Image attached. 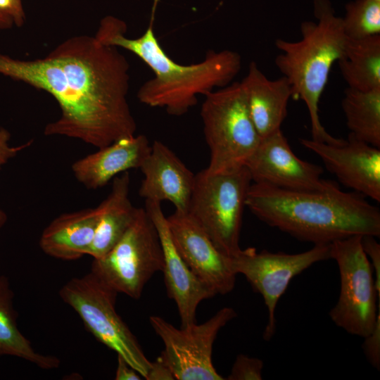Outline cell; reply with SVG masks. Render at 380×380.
I'll return each instance as SVG.
<instances>
[{"mask_svg": "<svg viewBox=\"0 0 380 380\" xmlns=\"http://www.w3.org/2000/svg\"><path fill=\"white\" fill-rule=\"evenodd\" d=\"M129 65L118 48L95 35H77L43 58L23 60L0 53V74L49 94L61 115L46 136L80 139L98 148L135 134L127 96Z\"/></svg>", "mask_w": 380, "mask_h": 380, "instance_id": "cell-1", "label": "cell"}, {"mask_svg": "<svg viewBox=\"0 0 380 380\" xmlns=\"http://www.w3.org/2000/svg\"><path fill=\"white\" fill-rule=\"evenodd\" d=\"M246 207L270 227L315 244L354 235L380 236V210L336 183L322 190H291L253 182Z\"/></svg>", "mask_w": 380, "mask_h": 380, "instance_id": "cell-2", "label": "cell"}, {"mask_svg": "<svg viewBox=\"0 0 380 380\" xmlns=\"http://www.w3.org/2000/svg\"><path fill=\"white\" fill-rule=\"evenodd\" d=\"M155 0L149 25L137 38L126 37L125 23L113 16L101 20L95 36L103 43L124 49L139 57L153 72L137 91L139 101L153 108H163L174 116L186 113L198 103V96L224 87L241 68L240 54L232 50L210 51L196 64L176 63L165 52L153 30Z\"/></svg>", "mask_w": 380, "mask_h": 380, "instance_id": "cell-3", "label": "cell"}, {"mask_svg": "<svg viewBox=\"0 0 380 380\" xmlns=\"http://www.w3.org/2000/svg\"><path fill=\"white\" fill-rule=\"evenodd\" d=\"M313 8L317 22L301 23L300 40L276 39L275 46L281 53L274 62L291 84V97L302 100L307 106L312 139L339 144L344 139L334 137L325 129L318 106L331 68L343 53L347 37L342 18L336 15L329 0H313Z\"/></svg>", "mask_w": 380, "mask_h": 380, "instance_id": "cell-4", "label": "cell"}, {"mask_svg": "<svg viewBox=\"0 0 380 380\" xmlns=\"http://www.w3.org/2000/svg\"><path fill=\"white\" fill-rule=\"evenodd\" d=\"M201 117L210 149L205 170L220 173L245 166L262 138L250 116L240 82L205 95Z\"/></svg>", "mask_w": 380, "mask_h": 380, "instance_id": "cell-5", "label": "cell"}, {"mask_svg": "<svg viewBox=\"0 0 380 380\" xmlns=\"http://www.w3.org/2000/svg\"><path fill=\"white\" fill-rule=\"evenodd\" d=\"M252 182L246 166L220 173L204 169L196 174L187 213L227 257L241 249L243 209Z\"/></svg>", "mask_w": 380, "mask_h": 380, "instance_id": "cell-6", "label": "cell"}, {"mask_svg": "<svg viewBox=\"0 0 380 380\" xmlns=\"http://www.w3.org/2000/svg\"><path fill=\"white\" fill-rule=\"evenodd\" d=\"M118 293L91 272L74 277L60 289L61 300L79 315L94 338L123 357L144 379L151 361L115 310Z\"/></svg>", "mask_w": 380, "mask_h": 380, "instance_id": "cell-7", "label": "cell"}, {"mask_svg": "<svg viewBox=\"0 0 380 380\" xmlns=\"http://www.w3.org/2000/svg\"><path fill=\"white\" fill-rule=\"evenodd\" d=\"M163 265L158 231L145 208H138L123 236L106 255L93 259L90 272L118 293L139 299Z\"/></svg>", "mask_w": 380, "mask_h": 380, "instance_id": "cell-8", "label": "cell"}, {"mask_svg": "<svg viewBox=\"0 0 380 380\" xmlns=\"http://www.w3.org/2000/svg\"><path fill=\"white\" fill-rule=\"evenodd\" d=\"M361 235L330 243V258L338 267L341 289L331 309V321L347 333L365 338L371 334L380 315L372 267L363 251Z\"/></svg>", "mask_w": 380, "mask_h": 380, "instance_id": "cell-9", "label": "cell"}, {"mask_svg": "<svg viewBox=\"0 0 380 380\" xmlns=\"http://www.w3.org/2000/svg\"><path fill=\"white\" fill-rule=\"evenodd\" d=\"M328 259L330 243L315 244L311 249L296 254L241 248L229 257L232 271L236 275L243 274L262 296L268 312L263 333L265 340H270L275 334L277 305L292 279L313 264Z\"/></svg>", "mask_w": 380, "mask_h": 380, "instance_id": "cell-10", "label": "cell"}, {"mask_svg": "<svg viewBox=\"0 0 380 380\" xmlns=\"http://www.w3.org/2000/svg\"><path fill=\"white\" fill-rule=\"evenodd\" d=\"M237 316L224 307L205 322L177 329L159 316L149 321L165 345L162 352L177 380H223L212 361L214 341L220 330Z\"/></svg>", "mask_w": 380, "mask_h": 380, "instance_id": "cell-11", "label": "cell"}, {"mask_svg": "<svg viewBox=\"0 0 380 380\" xmlns=\"http://www.w3.org/2000/svg\"><path fill=\"white\" fill-rule=\"evenodd\" d=\"M245 166L253 182L281 189L322 190L334 183L321 177L320 166L295 155L281 129L261 139Z\"/></svg>", "mask_w": 380, "mask_h": 380, "instance_id": "cell-12", "label": "cell"}, {"mask_svg": "<svg viewBox=\"0 0 380 380\" xmlns=\"http://www.w3.org/2000/svg\"><path fill=\"white\" fill-rule=\"evenodd\" d=\"M167 221L175 247L193 273L215 295L230 293L236 274L229 257L219 251L187 212L175 210Z\"/></svg>", "mask_w": 380, "mask_h": 380, "instance_id": "cell-13", "label": "cell"}, {"mask_svg": "<svg viewBox=\"0 0 380 380\" xmlns=\"http://www.w3.org/2000/svg\"><path fill=\"white\" fill-rule=\"evenodd\" d=\"M301 144L317 154L326 168L345 186L380 201V149L348 134V140L330 144L300 139Z\"/></svg>", "mask_w": 380, "mask_h": 380, "instance_id": "cell-14", "label": "cell"}, {"mask_svg": "<svg viewBox=\"0 0 380 380\" xmlns=\"http://www.w3.org/2000/svg\"><path fill=\"white\" fill-rule=\"evenodd\" d=\"M144 208L158 231L163 248L164 265L162 272L167 293L177 305L181 327H186L196 322V310L199 303L215 295L193 273L179 253L161 203L145 201Z\"/></svg>", "mask_w": 380, "mask_h": 380, "instance_id": "cell-15", "label": "cell"}, {"mask_svg": "<svg viewBox=\"0 0 380 380\" xmlns=\"http://www.w3.org/2000/svg\"><path fill=\"white\" fill-rule=\"evenodd\" d=\"M139 169L144 178L139 194L145 201L170 202L175 210L187 212L194 175L165 144L155 140Z\"/></svg>", "mask_w": 380, "mask_h": 380, "instance_id": "cell-16", "label": "cell"}, {"mask_svg": "<svg viewBox=\"0 0 380 380\" xmlns=\"http://www.w3.org/2000/svg\"><path fill=\"white\" fill-rule=\"evenodd\" d=\"M151 148L145 135L125 137L75 161L72 171L79 182L95 190L122 172L139 168Z\"/></svg>", "mask_w": 380, "mask_h": 380, "instance_id": "cell-17", "label": "cell"}, {"mask_svg": "<svg viewBox=\"0 0 380 380\" xmlns=\"http://www.w3.org/2000/svg\"><path fill=\"white\" fill-rule=\"evenodd\" d=\"M251 120L261 138L281 129L292 96L291 84L281 77L269 80L254 61L240 82Z\"/></svg>", "mask_w": 380, "mask_h": 380, "instance_id": "cell-18", "label": "cell"}, {"mask_svg": "<svg viewBox=\"0 0 380 380\" xmlns=\"http://www.w3.org/2000/svg\"><path fill=\"white\" fill-rule=\"evenodd\" d=\"M99 217V205L60 215L42 232L40 248L45 254L59 260H78L87 255Z\"/></svg>", "mask_w": 380, "mask_h": 380, "instance_id": "cell-19", "label": "cell"}, {"mask_svg": "<svg viewBox=\"0 0 380 380\" xmlns=\"http://www.w3.org/2000/svg\"><path fill=\"white\" fill-rule=\"evenodd\" d=\"M130 176L125 172L113 179L108 196L99 205L100 217L87 255L93 259L106 255L134 221L137 208L129 198Z\"/></svg>", "mask_w": 380, "mask_h": 380, "instance_id": "cell-20", "label": "cell"}, {"mask_svg": "<svg viewBox=\"0 0 380 380\" xmlns=\"http://www.w3.org/2000/svg\"><path fill=\"white\" fill-rule=\"evenodd\" d=\"M13 296L8 277L0 275V356L22 358L44 369L59 367L61 362L57 357L35 351L30 341L18 329Z\"/></svg>", "mask_w": 380, "mask_h": 380, "instance_id": "cell-21", "label": "cell"}, {"mask_svg": "<svg viewBox=\"0 0 380 380\" xmlns=\"http://www.w3.org/2000/svg\"><path fill=\"white\" fill-rule=\"evenodd\" d=\"M338 63L348 87L362 91L380 88V34L347 37Z\"/></svg>", "mask_w": 380, "mask_h": 380, "instance_id": "cell-22", "label": "cell"}, {"mask_svg": "<svg viewBox=\"0 0 380 380\" xmlns=\"http://www.w3.org/2000/svg\"><path fill=\"white\" fill-rule=\"evenodd\" d=\"M341 106L349 135L380 148V88L345 89Z\"/></svg>", "mask_w": 380, "mask_h": 380, "instance_id": "cell-23", "label": "cell"}, {"mask_svg": "<svg viewBox=\"0 0 380 380\" xmlns=\"http://www.w3.org/2000/svg\"><path fill=\"white\" fill-rule=\"evenodd\" d=\"M342 18L346 36L362 39L380 34V2L372 0H355L345 6Z\"/></svg>", "mask_w": 380, "mask_h": 380, "instance_id": "cell-24", "label": "cell"}, {"mask_svg": "<svg viewBox=\"0 0 380 380\" xmlns=\"http://www.w3.org/2000/svg\"><path fill=\"white\" fill-rule=\"evenodd\" d=\"M264 363L262 360L243 354L237 355L227 378L228 380H260Z\"/></svg>", "mask_w": 380, "mask_h": 380, "instance_id": "cell-25", "label": "cell"}, {"mask_svg": "<svg viewBox=\"0 0 380 380\" xmlns=\"http://www.w3.org/2000/svg\"><path fill=\"white\" fill-rule=\"evenodd\" d=\"M11 134L8 130L0 127V168L8 162L9 160L15 157L21 151L27 148L32 144V141L12 146L9 144ZM7 215L0 209V229L2 228L7 221Z\"/></svg>", "mask_w": 380, "mask_h": 380, "instance_id": "cell-26", "label": "cell"}, {"mask_svg": "<svg viewBox=\"0 0 380 380\" xmlns=\"http://www.w3.org/2000/svg\"><path fill=\"white\" fill-rule=\"evenodd\" d=\"M376 236L363 235L361 237V244L374 271L375 286L377 293L380 296V244Z\"/></svg>", "mask_w": 380, "mask_h": 380, "instance_id": "cell-27", "label": "cell"}, {"mask_svg": "<svg viewBox=\"0 0 380 380\" xmlns=\"http://www.w3.org/2000/svg\"><path fill=\"white\" fill-rule=\"evenodd\" d=\"M363 350L365 355L376 369L380 368V315L378 317L374 328L370 334L364 338Z\"/></svg>", "mask_w": 380, "mask_h": 380, "instance_id": "cell-28", "label": "cell"}, {"mask_svg": "<svg viewBox=\"0 0 380 380\" xmlns=\"http://www.w3.org/2000/svg\"><path fill=\"white\" fill-rule=\"evenodd\" d=\"M147 380H175L173 372L165 356L161 354L151 365L145 378Z\"/></svg>", "mask_w": 380, "mask_h": 380, "instance_id": "cell-29", "label": "cell"}, {"mask_svg": "<svg viewBox=\"0 0 380 380\" xmlns=\"http://www.w3.org/2000/svg\"><path fill=\"white\" fill-rule=\"evenodd\" d=\"M0 11L10 16L15 25L23 24L25 13L21 0H0Z\"/></svg>", "mask_w": 380, "mask_h": 380, "instance_id": "cell-30", "label": "cell"}, {"mask_svg": "<svg viewBox=\"0 0 380 380\" xmlns=\"http://www.w3.org/2000/svg\"><path fill=\"white\" fill-rule=\"evenodd\" d=\"M142 377L121 356L118 355V364L115 371L116 380H140Z\"/></svg>", "mask_w": 380, "mask_h": 380, "instance_id": "cell-31", "label": "cell"}, {"mask_svg": "<svg viewBox=\"0 0 380 380\" xmlns=\"http://www.w3.org/2000/svg\"><path fill=\"white\" fill-rule=\"evenodd\" d=\"M12 18L0 11V30L8 29L13 25Z\"/></svg>", "mask_w": 380, "mask_h": 380, "instance_id": "cell-32", "label": "cell"}, {"mask_svg": "<svg viewBox=\"0 0 380 380\" xmlns=\"http://www.w3.org/2000/svg\"><path fill=\"white\" fill-rule=\"evenodd\" d=\"M372 1H379V2H380V0H372Z\"/></svg>", "mask_w": 380, "mask_h": 380, "instance_id": "cell-33", "label": "cell"}]
</instances>
